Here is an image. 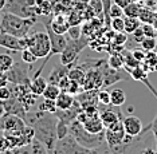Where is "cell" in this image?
Wrapping results in <instances>:
<instances>
[{"mask_svg":"<svg viewBox=\"0 0 157 154\" xmlns=\"http://www.w3.org/2000/svg\"><path fill=\"white\" fill-rule=\"evenodd\" d=\"M113 2L116 3V4H118L120 7H122V8H125V7H126V6L130 3V0H113Z\"/></svg>","mask_w":157,"mask_h":154,"instance_id":"obj_49","label":"cell"},{"mask_svg":"<svg viewBox=\"0 0 157 154\" xmlns=\"http://www.w3.org/2000/svg\"><path fill=\"white\" fill-rule=\"evenodd\" d=\"M122 125H124L125 133H126V135H129V137H138V135L148 133L151 130V125L144 127L141 119L136 115H128L122 118Z\"/></svg>","mask_w":157,"mask_h":154,"instance_id":"obj_10","label":"cell"},{"mask_svg":"<svg viewBox=\"0 0 157 154\" xmlns=\"http://www.w3.org/2000/svg\"><path fill=\"white\" fill-rule=\"evenodd\" d=\"M132 54H133V56L136 59L138 60V62H142V60H144V58H145V54H146V51H144V50H133V51H132Z\"/></svg>","mask_w":157,"mask_h":154,"instance_id":"obj_45","label":"cell"},{"mask_svg":"<svg viewBox=\"0 0 157 154\" xmlns=\"http://www.w3.org/2000/svg\"><path fill=\"white\" fill-rule=\"evenodd\" d=\"M152 26L157 30V11H155V15H153V20H152Z\"/></svg>","mask_w":157,"mask_h":154,"instance_id":"obj_52","label":"cell"},{"mask_svg":"<svg viewBox=\"0 0 157 154\" xmlns=\"http://www.w3.org/2000/svg\"><path fill=\"white\" fill-rule=\"evenodd\" d=\"M28 36V35H27ZM27 36L24 38H15L12 35L0 30V47L8 50V51H17L27 48Z\"/></svg>","mask_w":157,"mask_h":154,"instance_id":"obj_11","label":"cell"},{"mask_svg":"<svg viewBox=\"0 0 157 154\" xmlns=\"http://www.w3.org/2000/svg\"><path fill=\"white\" fill-rule=\"evenodd\" d=\"M108 64L114 70H121V67H124V54H112L108 59Z\"/></svg>","mask_w":157,"mask_h":154,"instance_id":"obj_26","label":"cell"},{"mask_svg":"<svg viewBox=\"0 0 157 154\" xmlns=\"http://www.w3.org/2000/svg\"><path fill=\"white\" fill-rule=\"evenodd\" d=\"M51 28L54 30V32L60 35H65L67 34V30L70 28V23L67 20V17L65 16V13H56L54 15V17H51Z\"/></svg>","mask_w":157,"mask_h":154,"instance_id":"obj_16","label":"cell"},{"mask_svg":"<svg viewBox=\"0 0 157 154\" xmlns=\"http://www.w3.org/2000/svg\"><path fill=\"white\" fill-rule=\"evenodd\" d=\"M39 111H44V113H52L54 114L56 111V106H55V101L52 99H46L43 98V102L39 105L38 107Z\"/></svg>","mask_w":157,"mask_h":154,"instance_id":"obj_30","label":"cell"},{"mask_svg":"<svg viewBox=\"0 0 157 154\" xmlns=\"http://www.w3.org/2000/svg\"><path fill=\"white\" fill-rule=\"evenodd\" d=\"M125 102H126V94L122 88H113L110 91V105L121 107Z\"/></svg>","mask_w":157,"mask_h":154,"instance_id":"obj_21","label":"cell"},{"mask_svg":"<svg viewBox=\"0 0 157 154\" xmlns=\"http://www.w3.org/2000/svg\"><path fill=\"white\" fill-rule=\"evenodd\" d=\"M30 64L27 63H13V66L11 67V70L7 71V75H8L10 83L12 85H30V74L31 71Z\"/></svg>","mask_w":157,"mask_h":154,"instance_id":"obj_8","label":"cell"},{"mask_svg":"<svg viewBox=\"0 0 157 154\" xmlns=\"http://www.w3.org/2000/svg\"><path fill=\"white\" fill-rule=\"evenodd\" d=\"M10 85V79H8V75L7 73H2L0 71V87H4V86Z\"/></svg>","mask_w":157,"mask_h":154,"instance_id":"obj_47","label":"cell"},{"mask_svg":"<svg viewBox=\"0 0 157 154\" xmlns=\"http://www.w3.org/2000/svg\"><path fill=\"white\" fill-rule=\"evenodd\" d=\"M81 86L78 82L75 81H73V79H70L69 82V87H67V92H70V94H73V95H77V94H79V91H81Z\"/></svg>","mask_w":157,"mask_h":154,"instance_id":"obj_43","label":"cell"},{"mask_svg":"<svg viewBox=\"0 0 157 154\" xmlns=\"http://www.w3.org/2000/svg\"><path fill=\"white\" fill-rule=\"evenodd\" d=\"M67 35L70 39H79L82 36V28L81 26H70L67 30Z\"/></svg>","mask_w":157,"mask_h":154,"instance_id":"obj_41","label":"cell"},{"mask_svg":"<svg viewBox=\"0 0 157 154\" xmlns=\"http://www.w3.org/2000/svg\"><path fill=\"white\" fill-rule=\"evenodd\" d=\"M47 85H48V81L42 77V75L33 77L31 81H30V91L36 96H42V94H43V91H44V88H46Z\"/></svg>","mask_w":157,"mask_h":154,"instance_id":"obj_17","label":"cell"},{"mask_svg":"<svg viewBox=\"0 0 157 154\" xmlns=\"http://www.w3.org/2000/svg\"><path fill=\"white\" fill-rule=\"evenodd\" d=\"M98 102L103 106L110 105V91L102 88L101 91H98Z\"/></svg>","mask_w":157,"mask_h":154,"instance_id":"obj_39","label":"cell"},{"mask_svg":"<svg viewBox=\"0 0 157 154\" xmlns=\"http://www.w3.org/2000/svg\"><path fill=\"white\" fill-rule=\"evenodd\" d=\"M3 11L26 19H38L35 0H7Z\"/></svg>","mask_w":157,"mask_h":154,"instance_id":"obj_7","label":"cell"},{"mask_svg":"<svg viewBox=\"0 0 157 154\" xmlns=\"http://www.w3.org/2000/svg\"><path fill=\"white\" fill-rule=\"evenodd\" d=\"M109 15H110V19H113V17L124 16V8H122V7H120L118 4H116V3H113L112 7H110Z\"/></svg>","mask_w":157,"mask_h":154,"instance_id":"obj_40","label":"cell"},{"mask_svg":"<svg viewBox=\"0 0 157 154\" xmlns=\"http://www.w3.org/2000/svg\"><path fill=\"white\" fill-rule=\"evenodd\" d=\"M50 154H108L103 153L102 149H89L82 146L71 135H66L65 138L58 139L54 149Z\"/></svg>","mask_w":157,"mask_h":154,"instance_id":"obj_4","label":"cell"},{"mask_svg":"<svg viewBox=\"0 0 157 154\" xmlns=\"http://www.w3.org/2000/svg\"><path fill=\"white\" fill-rule=\"evenodd\" d=\"M125 23H124V16L121 17H113L112 21H110V28L114 32H125L124 31Z\"/></svg>","mask_w":157,"mask_h":154,"instance_id":"obj_32","label":"cell"},{"mask_svg":"<svg viewBox=\"0 0 157 154\" xmlns=\"http://www.w3.org/2000/svg\"><path fill=\"white\" fill-rule=\"evenodd\" d=\"M67 20H69L70 26H79L81 21L83 20V19H82L79 11H75V9H74V11H71L70 15L67 16Z\"/></svg>","mask_w":157,"mask_h":154,"instance_id":"obj_36","label":"cell"},{"mask_svg":"<svg viewBox=\"0 0 157 154\" xmlns=\"http://www.w3.org/2000/svg\"><path fill=\"white\" fill-rule=\"evenodd\" d=\"M126 32H116V38H114V43L118 46H122L125 44V42H126Z\"/></svg>","mask_w":157,"mask_h":154,"instance_id":"obj_44","label":"cell"},{"mask_svg":"<svg viewBox=\"0 0 157 154\" xmlns=\"http://www.w3.org/2000/svg\"><path fill=\"white\" fill-rule=\"evenodd\" d=\"M31 146H33L31 154H50V152L46 149V146L43 144H40V142L35 138L33 139V142H31Z\"/></svg>","mask_w":157,"mask_h":154,"instance_id":"obj_31","label":"cell"},{"mask_svg":"<svg viewBox=\"0 0 157 154\" xmlns=\"http://www.w3.org/2000/svg\"><path fill=\"white\" fill-rule=\"evenodd\" d=\"M26 126V121L15 114H4V117L0 121V129L10 135H19Z\"/></svg>","mask_w":157,"mask_h":154,"instance_id":"obj_9","label":"cell"},{"mask_svg":"<svg viewBox=\"0 0 157 154\" xmlns=\"http://www.w3.org/2000/svg\"><path fill=\"white\" fill-rule=\"evenodd\" d=\"M60 94V88L58 85H54V83H48L47 86H46L43 94H42V96L46 99H52V101H55L56 96H58Z\"/></svg>","mask_w":157,"mask_h":154,"instance_id":"obj_24","label":"cell"},{"mask_svg":"<svg viewBox=\"0 0 157 154\" xmlns=\"http://www.w3.org/2000/svg\"><path fill=\"white\" fill-rule=\"evenodd\" d=\"M26 123L33 127L34 138L38 139L40 144H43L48 152H51L58 141V137H56L58 118L55 117V114L38 110L36 113L33 114V118H30V119L27 118Z\"/></svg>","mask_w":157,"mask_h":154,"instance_id":"obj_1","label":"cell"},{"mask_svg":"<svg viewBox=\"0 0 157 154\" xmlns=\"http://www.w3.org/2000/svg\"><path fill=\"white\" fill-rule=\"evenodd\" d=\"M137 66H140V62L133 56L132 51H125V54H124V67H125V70L129 73L130 70H133L134 67H137Z\"/></svg>","mask_w":157,"mask_h":154,"instance_id":"obj_25","label":"cell"},{"mask_svg":"<svg viewBox=\"0 0 157 154\" xmlns=\"http://www.w3.org/2000/svg\"><path fill=\"white\" fill-rule=\"evenodd\" d=\"M129 74H130V77L133 78L134 81L142 82V83H144L146 87H148L149 90L152 91V94L157 98V90L151 85V82L148 81V73H146V71L144 70V67H142L141 64H140V66H137V67H134L133 70H130V71H129Z\"/></svg>","mask_w":157,"mask_h":154,"instance_id":"obj_15","label":"cell"},{"mask_svg":"<svg viewBox=\"0 0 157 154\" xmlns=\"http://www.w3.org/2000/svg\"><path fill=\"white\" fill-rule=\"evenodd\" d=\"M66 135H69V125L58 119V123H56V137H58V139H62Z\"/></svg>","mask_w":157,"mask_h":154,"instance_id":"obj_33","label":"cell"},{"mask_svg":"<svg viewBox=\"0 0 157 154\" xmlns=\"http://www.w3.org/2000/svg\"><path fill=\"white\" fill-rule=\"evenodd\" d=\"M89 44V39L86 35H82L79 39H67L66 47L60 52V63L65 66L73 67L74 62H77L78 56L86 46Z\"/></svg>","mask_w":157,"mask_h":154,"instance_id":"obj_6","label":"cell"},{"mask_svg":"<svg viewBox=\"0 0 157 154\" xmlns=\"http://www.w3.org/2000/svg\"><path fill=\"white\" fill-rule=\"evenodd\" d=\"M140 9H141V6L138 4V3L130 2L129 4L124 8V15L128 16V17H138Z\"/></svg>","mask_w":157,"mask_h":154,"instance_id":"obj_29","label":"cell"},{"mask_svg":"<svg viewBox=\"0 0 157 154\" xmlns=\"http://www.w3.org/2000/svg\"><path fill=\"white\" fill-rule=\"evenodd\" d=\"M132 35H133L134 40L137 42V43H140V42L142 40V39L145 38V35H144V32H142V28H141V27L138 28V30H136V31H134V32H133V34H132Z\"/></svg>","mask_w":157,"mask_h":154,"instance_id":"obj_46","label":"cell"},{"mask_svg":"<svg viewBox=\"0 0 157 154\" xmlns=\"http://www.w3.org/2000/svg\"><path fill=\"white\" fill-rule=\"evenodd\" d=\"M13 59L10 54H0V71L2 73H7L11 70V67L13 66Z\"/></svg>","mask_w":157,"mask_h":154,"instance_id":"obj_27","label":"cell"},{"mask_svg":"<svg viewBox=\"0 0 157 154\" xmlns=\"http://www.w3.org/2000/svg\"><path fill=\"white\" fill-rule=\"evenodd\" d=\"M13 154H28V152L26 149H23V146L22 148H13Z\"/></svg>","mask_w":157,"mask_h":154,"instance_id":"obj_50","label":"cell"},{"mask_svg":"<svg viewBox=\"0 0 157 154\" xmlns=\"http://www.w3.org/2000/svg\"><path fill=\"white\" fill-rule=\"evenodd\" d=\"M13 96L12 94V90L11 87H8V86H4V87H0V101H8V99H11Z\"/></svg>","mask_w":157,"mask_h":154,"instance_id":"obj_42","label":"cell"},{"mask_svg":"<svg viewBox=\"0 0 157 154\" xmlns=\"http://www.w3.org/2000/svg\"><path fill=\"white\" fill-rule=\"evenodd\" d=\"M69 134L75 139L78 144H81L82 146L89 149H99L105 142V131L99 134L89 133L83 127V125L78 122L77 119L69 125Z\"/></svg>","mask_w":157,"mask_h":154,"instance_id":"obj_3","label":"cell"},{"mask_svg":"<svg viewBox=\"0 0 157 154\" xmlns=\"http://www.w3.org/2000/svg\"><path fill=\"white\" fill-rule=\"evenodd\" d=\"M87 4L90 6L93 9H94L95 15L103 16V6H102V0H89Z\"/></svg>","mask_w":157,"mask_h":154,"instance_id":"obj_37","label":"cell"},{"mask_svg":"<svg viewBox=\"0 0 157 154\" xmlns=\"http://www.w3.org/2000/svg\"><path fill=\"white\" fill-rule=\"evenodd\" d=\"M124 23H125V27H124V31L126 32V34L132 35L136 30H138V28L141 27V21L138 17H128L125 16L124 17Z\"/></svg>","mask_w":157,"mask_h":154,"instance_id":"obj_23","label":"cell"},{"mask_svg":"<svg viewBox=\"0 0 157 154\" xmlns=\"http://www.w3.org/2000/svg\"><path fill=\"white\" fill-rule=\"evenodd\" d=\"M20 52H22V62L30 64V66H33V64L38 60V58H36V56H35L34 54L31 52L28 48H24V50H22Z\"/></svg>","mask_w":157,"mask_h":154,"instance_id":"obj_35","label":"cell"},{"mask_svg":"<svg viewBox=\"0 0 157 154\" xmlns=\"http://www.w3.org/2000/svg\"><path fill=\"white\" fill-rule=\"evenodd\" d=\"M99 118H101L105 129L113 126V125L117 123L118 121H122L121 107L120 106H113V105L105 106V109L99 110Z\"/></svg>","mask_w":157,"mask_h":154,"instance_id":"obj_12","label":"cell"},{"mask_svg":"<svg viewBox=\"0 0 157 154\" xmlns=\"http://www.w3.org/2000/svg\"><path fill=\"white\" fill-rule=\"evenodd\" d=\"M69 70H70V66H65V64H55L54 69H52L51 74L48 77V83H54V85H58V82L62 79L63 77H66L69 74Z\"/></svg>","mask_w":157,"mask_h":154,"instance_id":"obj_19","label":"cell"},{"mask_svg":"<svg viewBox=\"0 0 157 154\" xmlns=\"http://www.w3.org/2000/svg\"><path fill=\"white\" fill-rule=\"evenodd\" d=\"M141 154H156V150H153V149H144L141 152Z\"/></svg>","mask_w":157,"mask_h":154,"instance_id":"obj_53","label":"cell"},{"mask_svg":"<svg viewBox=\"0 0 157 154\" xmlns=\"http://www.w3.org/2000/svg\"><path fill=\"white\" fill-rule=\"evenodd\" d=\"M0 153H3V152H2V149H0Z\"/></svg>","mask_w":157,"mask_h":154,"instance_id":"obj_56","label":"cell"},{"mask_svg":"<svg viewBox=\"0 0 157 154\" xmlns=\"http://www.w3.org/2000/svg\"><path fill=\"white\" fill-rule=\"evenodd\" d=\"M151 131L155 135V139H156V149H157V115L155 117V119L152 121L151 123Z\"/></svg>","mask_w":157,"mask_h":154,"instance_id":"obj_48","label":"cell"},{"mask_svg":"<svg viewBox=\"0 0 157 154\" xmlns=\"http://www.w3.org/2000/svg\"><path fill=\"white\" fill-rule=\"evenodd\" d=\"M75 101L79 103L82 110L90 106L98 105V90H85L83 92H79L75 96Z\"/></svg>","mask_w":157,"mask_h":154,"instance_id":"obj_13","label":"cell"},{"mask_svg":"<svg viewBox=\"0 0 157 154\" xmlns=\"http://www.w3.org/2000/svg\"><path fill=\"white\" fill-rule=\"evenodd\" d=\"M141 44V48L144 50V51H152V50L156 48V44H157V40L155 38H144L140 42Z\"/></svg>","mask_w":157,"mask_h":154,"instance_id":"obj_34","label":"cell"},{"mask_svg":"<svg viewBox=\"0 0 157 154\" xmlns=\"http://www.w3.org/2000/svg\"><path fill=\"white\" fill-rule=\"evenodd\" d=\"M82 125H83V127L86 129L89 133H93V134H99L105 131V126H103L101 118H99V114L98 115H91V117L86 115V119L83 121Z\"/></svg>","mask_w":157,"mask_h":154,"instance_id":"obj_14","label":"cell"},{"mask_svg":"<svg viewBox=\"0 0 157 154\" xmlns=\"http://www.w3.org/2000/svg\"><path fill=\"white\" fill-rule=\"evenodd\" d=\"M141 63L145 71H157V52L155 50L146 51L145 58Z\"/></svg>","mask_w":157,"mask_h":154,"instance_id":"obj_20","label":"cell"},{"mask_svg":"<svg viewBox=\"0 0 157 154\" xmlns=\"http://www.w3.org/2000/svg\"><path fill=\"white\" fill-rule=\"evenodd\" d=\"M27 48L36 56L38 59L47 58L51 52V44L47 32L39 31L27 36Z\"/></svg>","mask_w":157,"mask_h":154,"instance_id":"obj_5","label":"cell"},{"mask_svg":"<svg viewBox=\"0 0 157 154\" xmlns=\"http://www.w3.org/2000/svg\"><path fill=\"white\" fill-rule=\"evenodd\" d=\"M67 77L70 78V79L78 82L79 85L83 86V82H85V77H86V71L82 66H75V67H70L69 70V74H67Z\"/></svg>","mask_w":157,"mask_h":154,"instance_id":"obj_22","label":"cell"},{"mask_svg":"<svg viewBox=\"0 0 157 154\" xmlns=\"http://www.w3.org/2000/svg\"><path fill=\"white\" fill-rule=\"evenodd\" d=\"M141 28H142V32H144V35L146 38H155V39L157 38V30L151 23H145Z\"/></svg>","mask_w":157,"mask_h":154,"instance_id":"obj_38","label":"cell"},{"mask_svg":"<svg viewBox=\"0 0 157 154\" xmlns=\"http://www.w3.org/2000/svg\"><path fill=\"white\" fill-rule=\"evenodd\" d=\"M156 154H157V149H156Z\"/></svg>","mask_w":157,"mask_h":154,"instance_id":"obj_57","label":"cell"},{"mask_svg":"<svg viewBox=\"0 0 157 154\" xmlns=\"http://www.w3.org/2000/svg\"><path fill=\"white\" fill-rule=\"evenodd\" d=\"M6 114V110H4V103H3V101H0V121H2V118L4 117Z\"/></svg>","mask_w":157,"mask_h":154,"instance_id":"obj_51","label":"cell"},{"mask_svg":"<svg viewBox=\"0 0 157 154\" xmlns=\"http://www.w3.org/2000/svg\"><path fill=\"white\" fill-rule=\"evenodd\" d=\"M75 2H81V3H83V4H86V3H89V0H75Z\"/></svg>","mask_w":157,"mask_h":154,"instance_id":"obj_55","label":"cell"},{"mask_svg":"<svg viewBox=\"0 0 157 154\" xmlns=\"http://www.w3.org/2000/svg\"><path fill=\"white\" fill-rule=\"evenodd\" d=\"M36 19H26L10 12H4L0 17V30L15 38H24L30 34Z\"/></svg>","mask_w":157,"mask_h":154,"instance_id":"obj_2","label":"cell"},{"mask_svg":"<svg viewBox=\"0 0 157 154\" xmlns=\"http://www.w3.org/2000/svg\"><path fill=\"white\" fill-rule=\"evenodd\" d=\"M74 101H75V98L73 96V94L67 91H60V94L55 99V106L58 110H66L74 105Z\"/></svg>","mask_w":157,"mask_h":154,"instance_id":"obj_18","label":"cell"},{"mask_svg":"<svg viewBox=\"0 0 157 154\" xmlns=\"http://www.w3.org/2000/svg\"><path fill=\"white\" fill-rule=\"evenodd\" d=\"M7 0H0V12H2L3 9H4V6H6Z\"/></svg>","mask_w":157,"mask_h":154,"instance_id":"obj_54","label":"cell"},{"mask_svg":"<svg viewBox=\"0 0 157 154\" xmlns=\"http://www.w3.org/2000/svg\"><path fill=\"white\" fill-rule=\"evenodd\" d=\"M153 15H155V9H151L149 7H141L140 13H138V19L141 23H151L153 20Z\"/></svg>","mask_w":157,"mask_h":154,"instance_id":"obj_28","label":"cell"}]
</instances>
